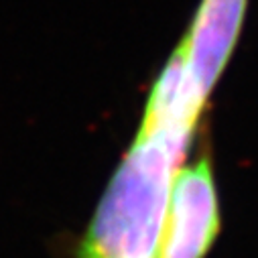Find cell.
I'll list each match as a JSON object with an SVG mask.
<instances>
[{
  "instance_id": "obj_1",
  "label": "cell",
  "mask_w": 258,
  "mask_h": 258,
  "mask_svg": "<svg viewBox=\"0 0 258 258\" xmlns=\"http://www.w3.org/2000/svg\"><path fill=\"white\" fill-rule=\"evenodd\" d=\"M193 133L143 120L133 149L114 173L78 258H155L175 173Z\"/></svg>"
},
{
  "instance_id": "obj_2",
  "label": "cell",
  "mask_w": 258,
  "mask_h": 258,
  "mask_svg": "<svg viewBox=\"0 0 258 258\" xmlns=\"http://www.w3.org/2000/svg\"><path fill=\"white\" fill-rule=\"evenodd\" d=\"M218 232L220 206L214 169L210 155H202L173 177L155 258H206Z\"/></svg>"
},
{
  "instance_id": "obj_3",
  "label": "cell",
  "mask_w": 258,
  "mask_h": 258,
  "mask_svg": "<svg viewBox=\"0 0 258 258\" xmlns=\"http://www.w3.org/2000/svg\"><path fill=\"white\" fill-rule=\"evenodd\" d=\"M248 0H202L181 47L187 68L212 94L240 41Z\"/></svg>"
}]
</instances>
